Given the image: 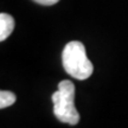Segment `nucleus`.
Listing matches in <instances>:
<instances>
[{
    "instance_id": "f257e3e1",
    "label": "nucleus",
    "mask_w": 128,
    "mask_h": 128,
    "mask_svg": "<svg viewBox=\"0 0 128 128\" xmlns=\"http://www.w3.org/2000/svg\"><path fill=\"white\" fill-rule=\"evenodd\" d=\"M63 68L71 77L84 81L92 76L94 66L87 57L86 48L81 42H69L62 52Z\"/></svg>"
},
{
    "instance_id": "f03ea898",
    "label": "nucleus",
    "mask_w": 128,
    "mask_h": 128,
    "mask_svg": "<svg viewBox=\"0 0 128 128\" xmlns=\"http://www.w3.org/2000/svg\"><path fill=\"white\" fill-rule=\"evenodd\" d=\"M54 114L60 122L71 126L78 124L80 114L75 107V86L71 81L64 80L58 84V90L52 94Z\"/></svg>"
},
{
    "instance_id": "7ed1b4c3",
    "label": "nucleus",
    "mask_w": 128,
    "mask_h": 128,
    "mask_svg": "<svg viewBox=\"0 0 128 128\" xmlns=\"http://www.w3.org/2000/svg\"><path fill=\"white\" fill-rule=\"evenodd\" d=\"M14 28V19L7 13L0 14V40L4 42Z\"/></svg>"
},
{
    "instance_id": "20e7f679",
    "label": "nucleus",
    "mask_w": 128,
    "mask_h": 128,
    "mask_svg": "<svg viewBox=\"0 0 128 128\" xmlns=\"http://www.w3.org/2000/svg\"><path fill=\"white\" fill-rule=\"evenodd\" d=\"M16 100H17V97H16L13 92H6V90H1L0 92V108L1 109L12 106L16 102Z\"/></svg>"
},
{
    "instance_id": "39448f33",
    "label": "nucleus",
    "mask_w": 128,
    "mask_h": 128,
    "mask_svg": "<svg viewBox=\"0 0 128 128\" xmlns=\"http://www.w3.org/2000/svg\"><path fill=\"white\" fill-rule=\"evenodd\" d=\"M33 1H36L40 5H44V6H51V5L57 4L60 0H33Z\"/></svg>"
}]
</instances>
